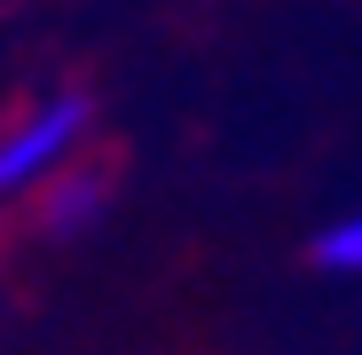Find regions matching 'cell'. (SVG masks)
Segmentation results:
<instances>
[{
    "instance_id": "obj_1",
    "label": "cell",
    "mask_w": 362,
    "mask_h": 355,
    "mask_svg": "<svg viewBox=\"0 0 362 355\" xmlns=\"http://www.w3.org/2000/svg\"><path fill=\"white\" fill-rule=\"evenodd\" d=\"M79 127H87V95H55L32 118H16L8 142H0V190H24L32 174H47L55 158L79 142Z\"/></svg>"
},
{
    "instance_id": "obj_2",
    "label": "cell",
    "mask_w": 362,
    "mask_h": 355,
    "mask_svg": "<svg viewBox=\"0 0 362 355\" xmlns=\"http://www.w3.org/2000/svg\"><path fill=\"white\" fill-rule=\"evenodd\" d=\"M95 213H103V174H64L40 221H47V237H79Z\"/></svg>"
},
{
    "instance_id": "obj_3",
    "label": "cell",
    "mask_w": 362,
    "mask_h": 355,
    "mask_svg": "<svg viewBox=\"0 0 362 355\" xmlns=\"http://www.w3.org/2000/svg\"><path fill=\"white\" fill-rule=\"evenodd\" d=\"M315 261L323 269H362V213H346V221H331L315 237Z\"/></svg>"
}]
</instances>
